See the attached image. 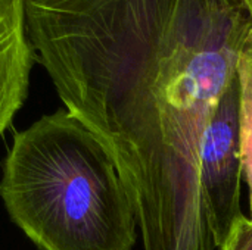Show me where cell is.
<instances>
[{
	"label": "cell",
	"instance_id": "6da1fadb",
	"mask_svg": "<svg viewBox=\"0 0 252 250\" xmlns=\"http://www.w3.org/2000/svg\"><path fill=\"white\" fill-rule=\"evenodd\" d=\"M27 29L65 109L111 155L143 250H217L201 156L252 47L242 0H43Z\"/></svg>",
	"mask_w": 252,
	"mask_h": 250
},
{
	"label": "cell",
	"instance_id": "7a4b0ae2",
	"mask_svg": "<svg viewBox=\"0 0 252 250\" xmlns=\"http://www.w3.org/2000/svg\"><path fill=\"white\" fill-rule=\"evenodd\" d=\"M0 199L38 250H131L137 242L136 212L111 155L65 108L13 136Z\"/></svg>",
	"mask_w": 252,
	"mask_h": 250
},
{
	"label": "cell",
	"instance_id": "3957f363",
	"mask_svg": "<svg viewBox=\"0 0 252 250\" xmlns=\"http://www.w3.org/2000/svg\"><path fill=\"white\" fill-rule=\"evenodd\" d=\"M241 94V75L238 74L211 115L201 156L204 211L217 250L244 215L241 209V181L244 178Z\"/></svg>",
	"mask_w": 252,
	"mask_h": 250
},
{
	"label": "cell",
	"instance_id": "277c9868",
	"mask_svg": "<svg viewBox=\"0 0 252 250\" xmlns=\"http://www.w3.org/2000/svg\"><path fill=\"white\" fill-rule=\"evenodd\" d=\"M27 0H0V137L24 106L35 63L27 32Z\"/></svg>",
	"mask_w": 252,
	"mask_h": 250
},
{
	"label": "cell",
	"instance_id": "5b68a950",
	"mask_svg": "<svg viewBox=\"0 0 252 250\" xmlns=\"http://www.w3.org/2000/svg\"><path fill=\"white\" fill-rule=\"evenodd\" d=\"M241 158L244 178L248 186L250 212L252 215V47L241 60ZM252 218V217H251Z\"/></svg>",
	"mask_w": 252,
	"mask_h": 250
},
{
	"label": "cell",
	"instance_id": "8992f818",
	"mask_svg": "<svg viewBox=\"0 0 252 250\" xmlns=\"http://www.w3.org/2000/svg\"><path fill=\"white\" fill-rule=\"evenodd\" d=\"M219 250H252V218L242 215Z\"/></svg>",
	"mask_w": 252,
	"mask_h": 250
},
{
	"label": "cell",
	"instance_id": "52a82bcc",
	"mask_svg": "<svg viewBox=\"0 0 252 250\" xmlns=\"http://www.w3.org/2000/svg\"><path fill=\"white\" fill-rule=\"evenodd\" d=\"M242 3L245 4L247 10L250 12V15H251V16H252V0H242Z\"/></svg>",
	"mask_w": 252,
	"mask_h": 250
}]
</instances>
